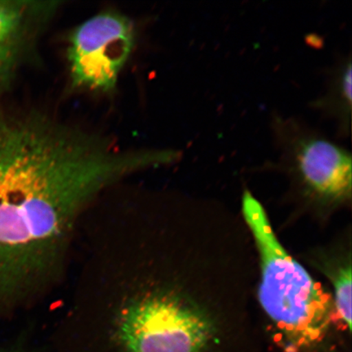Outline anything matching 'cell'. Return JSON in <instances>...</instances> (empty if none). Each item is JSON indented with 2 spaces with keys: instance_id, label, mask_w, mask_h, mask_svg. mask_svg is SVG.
Wrapping results in <instances>:
<instances>
[{
  "instance_id": "obj_1",
  "label": "cell",
  "mask_w": 352,
  "mask_h": 352,
  "mask_svg": "<svg viewBox=\"0 0 352 352\" xmlns=\"http://www.w3.org/2000/svg\"><path fill=\"white\" fill-rule=\"evenodd\" d=\"M122 176L98 135L38 111L0 113V316L46 285L82 211Z\"/></svg>"
},
{
  "instance_id": "obj_7",
  "label": "cell",
  "mask_w": 352,
  "mask_h": 352,
  "mask_svg": "<svg viewBox=\"0 0 352 352\" xmlns=\"http://www.w3.org/2000/svg\"><path fill=\"white\" fill-rule=\"evenodd\" d=\"M312 107L336 122L338 133L346 135L351 129V59L343 57L330 72L327 91Z\"/></svg>"
},
{
  "instance_id": "obj_5",
  "label": "cell",
  "mask_w": 352,
  "mask_h": 352,
  "mask_svg": "<svg viewBox=\"0 0 352 352\" xmlns=\"http://www.w3.org/2000/svg\"><path fill=\"white\" fill-rule=\"evenodd\" d=\"M278 151L306 186L320 196L341 199L351 193V157L327 136L296 120L276 117Z\"/></svg>"
},
{
  "instance_id": "obj_2",
  "label": "cell",
  "mask_w": 352,
  "mask_h": 352,
  "mask_svg": "<svg viewBox=\"0 0 352 352\" xmlns=\"http://www.w3.org/2000/svg\"><path fill=\"white\" fill-rule=\"evenodd\" d=\"M242 212L261 254L263 310L294 346L316 344L331 320V296L285 252L261 202L249 191L242 199Z\"/></svg>"
},
{
  "instance_id": "obj_6",
  "label": "cell",
  "mask_w": 352,
  "mask_h": 352,
  "mask_svg": "<svg viewBox=\"0 0 352 352\" xmlns=\"http://www.w3.org/2000/svg\"><path fill=\"white\" fill-rule=\"evenodd\" d=\"M54 3L0 0V96L12 85Z\"/></svg>"
},
{
  "instance_id": "obj_3",
  "label": "cell",
  "mask_w": 352,
  "mask_h": 352,
  "mask_svg": "<svg viewBox=\"0 0 352 352\" xmlns=\"http://www.w3.org/2000/svg\"><path fill=\"white\" fill-rule=\"evenodd\" d=\"M212 333L204 315L164 292L136 297L118 318V336L127 352H202Z\"/></svg>"
},
{
  "instance_id": "obj_8",
  "label": "cell",
  "mask_w": 352,
  "mask_h": 352,
  "mask_svg": "<svg viewBox=\"0 0 352 352\" xmlns=\"http://www.w3.org/2000/svg\"><path fill=\"white\" fill-rule=\"evenodd\" d=\"M337 314L347 329H351V267H342L333 278Z\"/></svg>"
},
{
  "instance_id": "obj_4",
  "label": "cell",
  "mask_w": 352,
  "mask_h": 352,
  "mask_svg": "<svg viewBox=\"0 0 352 352\" xmlns=\"http://www.w3.org/2000/svg\"><path fill=\"white\" fill-rule=\"evenodd\" d=\"M133 21L120 12H100L70 34L67 60L77 89L111 94L135 44Z\"/></svg>"
}]
</instances>
